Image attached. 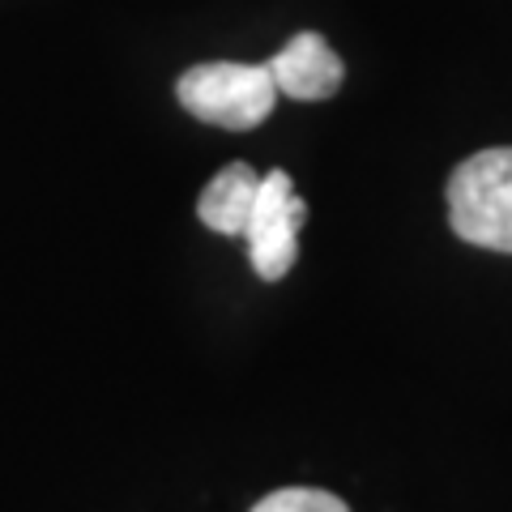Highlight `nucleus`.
I'll return each instance as SVG.
<instances>
[{
    "instance_id": "obj_6",
    "label": "nucleus",
    "mask_w": 512,
    "mask_h": 512,
    "mask_svg": "<svg viewBox=\"0 0 512 512\" xmlns=\"http://www.w3.org/2000/svg\"><path fill=\"white\" fill-rule=\"evenodd\" d=\"M252 512H350L346 500L329 491H316V487H282L274 495H265Z\"/></svg>"
},
{
    "instance_id": "obj_4",
    "label": "nucleus",
    "mask_w": 512,
    "mask_h": 512,
    "mask_svg": "<svg viewBox=\"0 0 512 512\" xmlns=\"http://www.w3.org/2000/svg\"><path fill=\"white\" fill-rule=\"evenodd\" d=\"M269 77H274L278 94L286 99H303V103H320L329 99V94L342 90V56L333 52V47L320 39V35H295L291 43L282 47V52L265 64Z\"/></svg>"
},
{
    "instance_id": "obj_5",
    "label": "nucleus",
    "mask_w": 512,
    "mask_h": 512,
    "mask_svg": "<svg viewBox=\"0 0 512 512\" xmlns=\"http://www.w3.org/2000/svg\"><path fill=\"white\" fill-rule=\"evenodd\" d=\"M256 188H261V175L248 163H231L222 167L210 184H205L201 201H197V218L218 235H244L248 214L256 205Z\"/></svg>"
},
{
    "instance_id": "obj_2",
    "label": "nucleus",
    "mask_w": 512,
    "mask_h": 512,
    "mask_svg": "<svg viewBox=\"0 0 512 512\" xmlns=\"http://www.w3.org/2000/svg\"><path fill=\"white\" fill-rule=\"evenodd\" d=\"M175 94H180L184 111H192L205 124L231 128V133L256 128L278 103V86L265 64H235V60H214L188 69Z\"/></svg>"
},
{
    "instance_id": "obj_3",
    "label": "nucleus",
    "mask_w": 512,
    "mask_h": 512,
    "mask_svg": "<svg viewBox=\"0 0 512 512\" xmlns=\"http://www.w3.org/2000/svg\"><path fill=\"white\" fill-rule=\"evenodd\" d=\"M308 222V201L295 197V184L286 171H269L261 175L256 188V205L248 214V252H252V269L265 282H278L291 274L295 256H299V231Z\"/></svg>"
},
{
    "instance_id": "obj_1",
    "label": "nucleus",
    "mask_w": 512,
    "mask_h": 512,
    "mask_svg": "<svg viewBox=\"0 0 512 512\" xmlns=\"http://www.w3.org/2000/svg\"><path fill=\"white\" fill-rule=\"evenodd\" d=\"M448 222L474 248L512 252V146L470 154L448 175Z\"/></svg>"
}]
</instances>
